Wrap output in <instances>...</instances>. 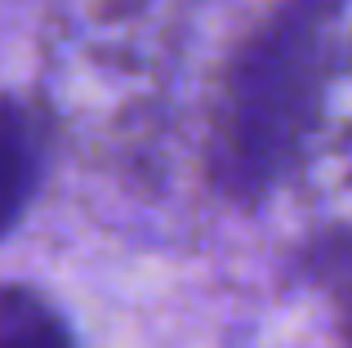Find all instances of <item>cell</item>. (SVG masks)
<instances>
[{"label":"cell","mask_w":352,"mask_h":348,"mask_svg":"<svg viewBox=\"0 0 352 348\" xmlns=\"http://www.w3.org/2000/svg\"><path fill=\"white\" fill-rule=\"evenodd\" d=\"M348 0H276L223 63L206 170L223 197L258 201L321 134L330 36Z\"/></svg>","instance_id":"1"},{"label":"cell","mask_w":352,"mask_h":348,"mask_svg":"<svg viewBox=\"0 0 352 348\" xmlns=\"http://www.w3.org/2000/svg\"><path fill=\"white\" fill-rule=\"evenodd\" d=\"M165 18L152 0H89L54 32L45 80L67 121L125 125L156 103L170 72Z\"/></svg>","instance_id":"2"},{"label":"cell","mask_w":352,"mask_h":348,"mask_svg":"<svg viewBox=\"0 0 352 348\" xmlns=\"http://www.w3.org/2000/svg\"><path fill=\"white\" fill-rule=\"evenodd\" d=\"M41 179V125L32 107L0 94V237L18 228Z\"/></svg>","instance_id":"3"},{"label":"cell","mask_w":352,"mask_h":348,"mask_svg":"<svg viewBox=\"0 0 352 348\" xmlns=\"http://www.w3.org/2000/svg\"><path fill=\"white\" fill-rule=\"evenodd\" d=\"M0 348H76L67 317L32 286H0Z\"/></svg>","instance_id":"4"},{"label":"cell","mask_w":352,"mask_h":348,"mask_svg":"<svg viewBox=\"0 0 352 348\" xmlns=\"http://www.w3.org/2000/svg\"><path fill=\"white\" fill-rule=\"evenodd\" d=\"M321 134L352 143V0L344 5L330 36L326 58V103H321Z\"/></svg>","instance_id":"5"},{"label":"cell","mask_w":352,"mask_h":348,"mask_svg":"<svg viewBox=\"0 0 352 348\" xmlns=\"http://www.w3.org/2000/svg\"><path fill=\"white\" fill-rule=\"evenodd\" d=\"M339 326H344V340L352 348V277H348V286H344V313H339Z\"/></svg>","instance_id":"6"}]
</instances>
